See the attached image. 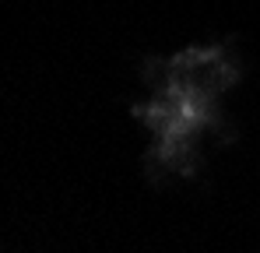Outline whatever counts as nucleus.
<instances>
[{"mask_svg":"<svg viewBox=\"0 0 260 253\" xmlns=\"http://www.w3.org/2000/svg\"><path fill=\"white\" fill-rule=\"evenodd\" d=\"M232 78V67L218 46H197L169 60L166 78L158 74L141 120L151 137V159L169 172H186L193 144L211 123V106Z\"/></svg>","mask_w":260,"mask_h":253,"instance_id":"nucleus-1","label":"nucleus"}]
</instances>
